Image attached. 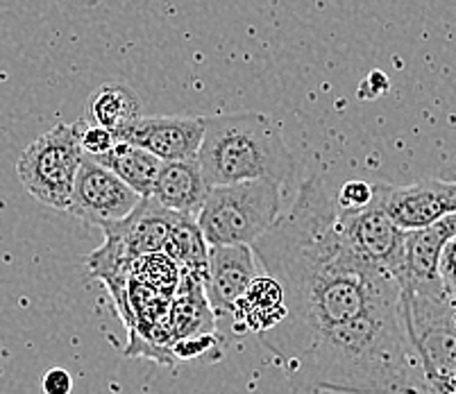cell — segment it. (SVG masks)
Instances as JSON below:
<instances>
[{
	"mask_svg": "<svg viewBox=\"0 0 456 394\" xmlns=\"http://www.w3.org/2000/svg\"><path fill=\"white\" fill-rule=\"evenodd\" d=\"M252 252L261 275L275 279L284 294L286 318L259 335L281 365L305 354L322 331L402 297L400 284L347 240L334 195L321 177L300 186Z\"/></svg>",
	"mask_w": 456,
	"mask_h": 394,
	"instance_id": "cell-1",
	"label": "cell"
},
{
	"mask_svg": "<svg viewBox=\"0 0 456 394\" xmlns=\"http://www.w3.org/2000/svg\"><path fill=\"white\" fill-rule=\"evenodd\" d=\"M284 369L297 392L425 394L402 297L322 331Z\"/></svg>",
	"mask_w": 456,
	"mask_h": 394,
	"instance_id": "cell-2",
	"label": "cell"
},
{
	"mask_svg": "<svg viewBox=\"0 0 456 394\" xmlns=\"http://www.w3.org/2000/svg\"><path fill=\"white\" fill-rule=\"evenodd\" d=\"M196 161L209 189L256 180L286 186L296 175V157L280 127L259 111L207 116Z\"/></svg>",
	"mask_w": 456,
	"mask_h": 394,
	"instance_id": "cell-3",
	"label": "cell"
},
{
	"mask_svg": "<svg viewBox=\"0 0 456 394\" xmlns=\"http://www.w3.org/2000/svg\"><path fill=\"white\" fill-rule=\"evenodd\" d=\"M284 213L281 186L256 180L211 186L196 222L209 247L246 245L252 247Z\"/></svg>",
	"mask_w": 456,
	"mask_h": 394,
	"instance_id": "cell-4",
	"label": "cell"
},
{
	"mask_svg": "<svg viewBox=\"0 0 456 394\" xmlns=\"http://www.w3.org/2000/svg\"><path fill=\"white\" fill-rule=\"evenodd\" d=\"M85 152L77 141L76 123H60L32 141L16 161V175L28 193L57 211H69L73 184Z\"/></svg>",
	"mask_w": 456,
	"mask_h": 394,
	"instance_id": "cell-5",
	"label": "cell"
},
{
	"mask_svg": "<svg viewBox=\"0 0 456 394\" xmlns=\"http://www.w3.org/2000/svg\"><path fill=\"white\" fill-rule=\"evenodd\" d=\"M139 200V195L130 186L123 184L111 170L91 157H85L77 170L76 184H73L69 213L80 218L86 225L102 229V227L126 220L136 209Z\"/></svg>",
	"mask_w": 456,
	"mask_h": 394,
	"instance_id": "cell-6",
	"label": "cell"
},
{
	"mask_svg": "<svg viewBox=\"0 0 456 394\" xmlns=\"http://www.w3.org/2000/svg\"><path fill=\"white\" fill-rule=\"evenodd\" d=\"M338 220L347 240L359 254L370 261L375 268L402 285L406 263V231L393 222L377 200L359 211L338 209Z\"/></svg>",
	"mask_w": 456,
	"mask_h": 394,
	"instance_id": "cell-7",
	"label": "cell"
},
{
	"mask_svg": "<svg viewBox=\"0 0 456 394\" xmlns=\"http://www.w3.org/2000/svg\"><path fill=\"white\" fill-rule=\"evenodd\" d=\"M375 200L402 231H418L456 213V181L420 180L409 186L372 184Z\"/></svg>",
	"mask_w": 456,
	"mask_h": 394,
	"instance_id": "cell-8",
	"label": "cell"
},
{
	"mask_svg": "<svg viewBox=\"0 0 456 394\" xmlns=\"http://www.w3.org/2000/svg\"><path fill=\"white\" fill-rule=\"evenodd\" d=\"M261 275L252 247L246 245H218L209 247L205 277V300L216 319H225L232 326L236 302L248 285Z\"/></svg>",
	"mask_w": 456,
	"mask_h": 394,
	"instance_id": "cell-9",
	"label": "cell"
},
{
	"mask_svg": "<svg viewBox=\"0 0 456 394\" xmlns=\"http://www.w3.org/2000/svg\"><path fill=\"white\" fill-rule=\"evenodd\" d=\"M205 118H184V116H155L139 118L116 134L118 141L136 145L151 152L159 161H191L198 157Z\"/></svg>",
	"mask_w": 456,
	"mask_h": 394,
	"instance_id": "cell-10",
	"label": "cell"
},
{
	"mask_svg": "<svg viewBox=\"0 0 456 394\" xmlns=\"http://www.w3.org/2000/svg\"><path fill=\"white\" fill-rule=\"evenodd\" d=\"M209 186L200 173L196 159L191 161H164L157 175L152 195L164 209L177 215H193L202 209Z\"/></svg>",
	"mask_w": 456,
	"mask_h": 394,
	"instance_id": "cell-11",
	"label": "cell"
},
{
	"mask_svg": "<svg viewBox=\"0 0 456 394\" xmlns=\"http://www.w3.org/2000/svg\"><path fill=\"white\" fill-rule=\"evenodd\" d=\"M284 318L286 306L281 288L277 285L275 279L259 275L248 285L246 293L241 294V300L236 302L230 331L236 335H264L275 329Z\"/></svg>",
	"mask_w": 456,
	"mask_h": 394,
	"instance_id": "cell-12",
	"label": "cell"
},
{
	"mask_svg": "<svg viewBox=\"0 0 456 394\" xmlns=\"http://www.w3.org/2000/svg\"><path fill=\"white\" fill-rule=\"evenodd\" d=\"M454 236L456 213L438 220L436 225L425 227V229L406 231V263L402 285L438 281V263H441L443 250Z\"/></svg>",
	"mask_w": 456,
	"mask_h": 394,
	"instance_id": "cell-13",
	"label": "cell"
},
{
	"mask_svg": "<svg viewBox=\"0 0 456 394\" xmlns=\"http://www.w3.org/2000/svg\"><path fill=\"white\" fill-rule=\"evenodd\" d=\"M94 161L111 170L139 197H151L152 186H155L157 175H159L161 164H164L157 157H152L151 152L141 150V148L126 143V141H118L107 155L95 157Z\"/></svg>",
	"mask_w": 456,
	"mask_h": 394,
	"instance_id": "cell-14",
	"label": "cell"
},
{
	"mask_svg": "<svg viewBox=\"0 0 456 394\" xmlns=\"http://www.w3.org/2000/svg\"><path fill=\"white\" fill-rule=\"evenodd\" d=\"M89 118L94 125L118 134L141 118V102L130 86L102 84L91 93Z\"/></svg>",
	"mask_w": 456,
	"mask_h": 394,
	"instance_id": "cell-15",
	"label": "cell"
},
{
	"mask_svg": "<svg viewBox=\"0 0 456 394\" xmlns=\"http://www.w3.org/2000/svg\"><path fill=\"white\" fill-rule=\"evenodd\" d=\"M164 254L182 269V275H193L205 279L209 245H207L193 215H177L171 236L166 240Z\"/></svg>",
	"mask_w": 456,
	"mask_h": 394,
	"instance_id": "cell-16",
	"label": "cell"
},
{
	"mask_svg": "<svg viewBox=\"0 0 456 394\" xmlns=\"http://www.w3.org/2000/svg\"><path fill=\"white\" fill-rule=\"evenodd\" d=\"M132 277H136V279L171 300V297H175L177 288H180L182 269L164 252H159V254L141 256L134 268H132Z\"/></svg>",
	"mask_w": 456,
	"mask_h": 394,
	"instance_id": "cell-17",
	"label": "cell"
},
{
	"mask_svg": "<svg viewBox=\"0 0 456 394\" xmlns=\"http://www.w3.org/2000/svg\"><path fill=\"white\" fill-rule=\"evenodd\" d=\"M76 130L82 152H85V157H91V159L107 155L118 143L114 132L102 130V127L94 125V123H86V120H77Z\"/></svg>",
	"mask_w": 456,
	"mask_h": 394,
	"instance_id": "cell-18",
	"label": "cell"
},
{
	"mask_svg": "<svg viewBox=\"0 0 456 394\" xmlns=\"http://www.w3.org/2000/svg\"><path fill=\"white\" fill-rule=\"evenodd\" d=\"M336 206L343 211H359L366 209L368 205H372L375 200V186L368 184L362 180H352L338 189V193L334 195Z\"/></svg>",
	"mask_w": 456,
	"mask_h": 394,
	"instance_id": "cell-19",
	"label": "cell"
},
{
	"mask_svg": "<svg viewBox=\"0 0 456 394\" xmlns=\"http://www.w3.org/2000/svg\"><path fill=\"white\" fill-rule=\"evenodd\" d=\"M438 279L450 300L456 302V236L445 245L441 263H438Z\"/></svg>",
	"mask_w": 456,
	"mask_h": 394,
	"instance_id": "cell-20",
	"label": "cell"
},
{
	"mask_svg": "<svg viewBox=\"0 0 456 394\" xmlns=\"http://www.w3.org/2000/svg\"><path fill=\"white\" fill-rule=\"evenodd\" d=\"M41 390L44 394H70L73 390V379L66 369L61 367H53L48 369L41 379Z\"/></svg>",
	"mask_w": 456,
	"mask_h": 394,
	"instance_id": "cell-21",
	"label": "cell"
}]
</instances>
